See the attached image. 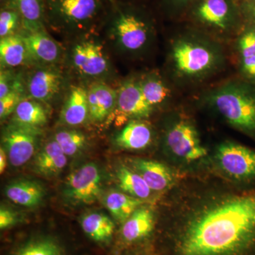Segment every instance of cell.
<instances>
[{
  "instance_id": "cell-23",
  "label": "cell",
  "mask_w": 255,
  "mask_h": 255,
  "mask_svg": "<svg viewBox=\"0 0 255 255\" xmlns=\"http://www.w3.org/2000/svg\"><path fill=\"white\" fill-rule=\"evenodd\" d=\"M19 12L22 22L21 29L28 31L45 29L46 21L45 0H9Z\"/></svg>"
},
{
  "instance_id": "cell-6",
  "label": "cell",
  "mask_w": 255,
  "mask_h": 255,
  "mask_svg": "<svg viewBox=\"0 0 255 255\" xmlns=\"http://www.w3.org/2000/svg\"><path fill=\"white\" fill-rule=\"evenodd\" d=\"M110 0H45L46 21L68 32L88 31L107 15Z\"/></svg>"
},
{
  "instance_id": "cell-31",
  "label": "cell",
  "mask_w": 255,
  "mask_h": 255,
  "mask_svg": "<svg viewBox=\"0 0 255 255\" xmlns=\"http://www.w3.org/2000/svg\"><path fill=\"white\" fill-rule=\"evenodd\" d=\"M26 92V85L20 77H16L12 89L7 95L0 99V119H6L14 113L18 104L25 98L23 96Z\"/></svg>"
},
{
  "instance_id": "cell-36",
  "label": "cell",
  "mask_w": 255,
  "mask_h": 255,
  "mask_svg": "<svg viewBox=\"0 0 255 255\" xmlns=\"http://www.w3.org/2000/svg\"><path fill=\"white\" fill-rule=\"evenodd\" d=\"M16 77L11 69L1 68L0 73V99L9 93L12 89Z\"/></svg>"
},
{
  "instance_id": "cell-38",
  "label": "cell",
  "mask_w": 255,
  "mask_h": 255,
  "mask_svg": "<svg viewBox=\"0 0 255 255\" xmlns=\"http://www.w3.org/2000/svg\"><path fill=\"white\" fill-rule=\"evenodd\" d=\"M18 221L16 214L11 210L1 206L0 209V228L6 229L16 224Z\"/></svg>"
},
{
  "instance_id": "cell-5",
  "label": "cell",
  "mask_w": 255,
  "mask_h": 255,
  "mask_svg": "<svg viewBox=\"0 0 255 255\" xmlns=\"http://www.w3.org/2000/svg\"><path fill=\"white\" fill-rule=\"evenodd\" d=\"M184 16L214 38L238 35L246 24L237 0H196Z\"/></svg>"
},
{
  "instance_id": "cell-33",
  "label": "cell",
  "mask_w": 255,
  "mask_h": 255,
  "mask_svg": "<svg viewBox=\"0 0 255 255\" xmlns=\"http://www.w3.org/2000/svg\"><path fill=\"white\" fill-rule=\"evenodd\" d=\"M236 48L240 58L255 55V24L244 25L237 35Z\"/></svg>"
},
{
  "instance_id": "cell-18",
  "label": "cell",
  "mask_w": 255,
  "mask_h": 255,
  "mask_svg": "<svg viewBox=\"0 0 255 255\" xmlns=\"http://www.w3.org/2000/svg\"><path fill=\"white\" fill-rule=\"evenodd\" d=\"M132 167L147 183L152 191L165 190L173 182L172 172L164 164L149 159L132 161Z\"/></svg>"
},
{
  "instance_id": "cell-39",
  "label": "cell",
  "mask_w": 255,
  "mask_h": 255,
  "mask_svg": "<svg viewBox=\"0 0 255 255\" xmlns=\"http://www.w3.org/2000/svg\"><path fill=\"white\" fill-rule=\"evenodd\" d=\"M8 155L4 147L1 146L0 148V173H4L6 165H7Z\"/></svg>"
},
{
  "instance_id": "cell-3",
  "label": "cell",
  "mask_w": 255,
  "mask_h": 255,
  "mask_svg": "<svg viewBox=\"0 0 255 255\" xmlns=\"http://www.w3.org/2000/svg\"><path fill=\"white\" fill-rule=\"evenodd\" d=\"M204 99L231 127L255 140V85L230 80L206 92Z\"/></svg>"
},
{
  "instance_id": "cell-35",
  "label": "cell",
  "mask_w": 255,
  "mask_h": 255,
  "mask_svg": "<svg viewBox=\"0 0 255 255\" xmlns=\"http://www.w3.org/2000/svg\"><path fill=\"white\" fill-rule=\"evenodd\" d=\"M238 70L242 80L255 85V55L240 58Z\"/></svg>"
},
{
  "instance_id": "cell-27",
  "label": "cell",
  "mask_w": 255,
  "mask_h": 255,
  "mask_svg": "<svg viewBox=\"0 0 255 255\" xmlns=\"http://www.w3.org/2000/svg\"><path fill=\"white\" fill-rule=\"evenodd\" d=\"M105 206L114 219L124 223L140 206L143 201L118 191H112L105 198Z\"/></svg>"
},
{
  "instance_id": "cell-9",
  "label": "cell",
  "mask_w": 255,
  "mask_h": 255,
  "mask_svg": "<svg viewBox=\"0 0 255 255\" xmlns=\"http://www.w3.org/2000/svg\"><path fill=\"white\" fill-rule=\"evenodd\" d=\"M70 63L82 78H105L111 72L110 61L98 40L85 37L78 40L70 50Z\"/></svg>"
},
{
  "instance_id": "cell-22",
  "label": "cell",
  "mask_w": 255,
  "mask_h": 255,
  "mask_svg": "<svg viewBox=\"0 0 255 255\" xmlns=\"http://www.w3.org/2000/svg\"><path fill=\"white\" fill-rule=\"evenodd\" d=\"M1 68L11 69L32 62L27 48L19 33L1 38Z\"/></svg>"
},
{
  "instance_id": "cell-25",
  "label": "cell",
  "mask_w": 255,
  "mask_h": 255,
  "mask_svg": "<svg viewBox=\"0 0 255 255\" xmlns=\"http://www.w3.org/2000/svg\"><path fill=\"white\" fill-rule=\"evenodd\" d=\"M48 112L43 103L31 98H24L13 113L12 122L41 128L48 122Z\"/></svg>"
},
{
  "instance_id": "cell-12",
  "label": "cell",
  "mask_w": 255,
  "mask_h": 255,
  "mask_svg": "<svg viewBox=\"0 0 255 255\" xmlns=\"http://www.w3.org/2000/svg\"><path fill=\"white\" fill-rule=\"evenodd\" d=\"M154 110L142 95L138 80L129 79L119 87L114 113L121 122L148 118Z\"/></svg>"
},
{
  "instance_id": "cell-26",
  "label": "cell",
  "mask_w": 255,
  "mask_h": 255,
  "mask_svg": "<svg viewBox=\"0 0 255 255\" xmlns=\"http://www.w3.org/2000/svg\"><path fill=\"white\" fill-rule=\"evenodd\" d=\"M80 224L84 233L90 239L98 243L110 241L115 230L113 221L102 213L92 212L85 215Z\"/></svg>"
},
{
  "instance_id": "cell-19",
  "label": "cell",
  "mask_w": 255,
  "mask_h": 255,
  "mask_svg": "<svg viewBox=\"0 0 255 255\" xmlns=\"http://www.w3.org/2000/svg\"><path fill=\"white\" fill-rule=\"evenodd\" d=\"M155 228L153 213L147 208H138L123 223L122 236L127 243H136L148 237Z\"/></svg>"
},
{
  "instance_id": "cell-16",
  "label": "cell",
  "mask_w": 255,
  "mask_h": 255,
  "mask_svg": "<svg viewBox=\"0 0 255 255\" xmlns=\"http://www.w3.org/2000/svg\"><path fill=\"white\" fill-rule=\"evenodd\" d=\"M153 140L152 128L142 119L128 122L115 135L114 142L119 148L127 150H141L147 148Z\"/></svg>"
},
{
  "instance_id": "cell-2",
  "label": "cell",
  "mask_w": 255,
  "mask_h": 255,
  "mask_svg": "<svg viewBox=\"0 0 255 255\" xmlns=\"http://www.w3.org/2000/svg\"><path fill=\"white\" fill-rule=\"evenodd\" d=\"M168 58L174 78L184 84L203 81L219 72L226 63L219 42L197 28L174 38Z\"/></svg>"
},
{
  "instance_id": "cell-34",
  "label": "cell",
  "mask_w": 255,
  "mask_h": 255,
  "mask_svg": "<svg viewBox=\"0 0 255 255\" xmlns=\"http://www.w3.org/2000/svg\"><path fill=\"white\" fill-rule=\"evenodd\" d=\"M164 9L169 16H181L185 14L196 0H162Z\"/></svg>"
},
{
  "instance_id": "cell-32",
  "label": "cell",
  "mask_w": 255,
  "mask_h": 255,
  "mask_svg": "<svg viewBox=\"0 0 255 255\" xmlns=\"http://www.w3.org/2000/svg\"><path fill=\"white\" fill-rule=\"evenodd\" d=\"M19 27H22L21 16L18 10L9 3L0 13V38L16 34Z\"/></svg>"
},
{
  "instance_id": "cell-28",
  "label": "cell",
  "mask_w": 255,
  "mask_h": 255,
  "mask_svg": "<svg viewBox=\"0 0 255 255\" xmlns=\"http://www.w3.org/2000/svg\"><path fill=\"white\" fill-rule=\"evenodd\" d=\"M119 187L128 195L143 200L150 197L152 190L147 183L135 171L121 166L117 171Z\"/></svg>"
},
{
  "instance_id": "cell-1",
  "label": "cell",
  "mask_w": 255,
  "mask_h": 255,
  "mask_svg": "<svg viewBox=\"0 0 255 255\" xmlns=\"http://www.w3.org/2000/svg\"><path fill=\"white\" fill-rule=\"evenodd\" d=\"M167 239L169 255H255V189L204 196L175 219Z\"/></svg>"
},
{
  "instance_id": "cell-8",
  "label": "cell",
  "mask_w": 255,
  "mask_h": 255,
  "mask_svg": "<svg viewBox=\"0 0 255 255\" xmlns=\"http://www.w3.org/2000/svg\"><path fill=\"white\" fill-rule=\"evenodd\" d=\"M164 143L173 155L187 162L204 158L208 151L201 143L199 132L190 121L177 117L164 132Z\"/></svg>"
},
{
  "instance_id": "cell-37",
  "label": "cell",
  "mask_w": 255,
  "mask_h": 255,
  "mask_svg": "<svg viewBox=\"0 0 255 255\" xmlns=\"http://www.w3.org/2000/svg\"><path fill=\"white\" fill-rule=\"evenodd\" d=\"M245 23L255 24V0L239 3Z\"/></svg>"
},
{
  "instance_id": "cell-24",
  "label": "cell",
  "mask_w": 255,
  "mask_h": 255,
  "mask_svg": "<svg viewBox=\"0 0 255 255\" xmlns=\"http://www.w3.org/2000/svg\"><path fill=\"white\" fill-rule=\"evenodd\" d=\"M138 81L146 102L154 110L162 107L170 100L172 97L171 89L159 73L151 72L145 74L141 78L138 79Z\"/></svg>"
},
{
  "instance_id": "cell-15",
  "label": "cell",
  "mask_w": 255,
  "mask_h": 255,
  "mask_svg": "<svg viewBox=\"0 0 255 255\" xmlns=\"http://www.w3.org/2000/svg\"><path fill=\"white\" fill-rule=\"evenodd\" d=\"M90 119L102 122L114 114L117 102V90L105 82H94L87 89Z\"/></svg>"
},
{
  "instance_id": "cell-41",
  "label": "cell",
  "mask_w": 255,
  "mask_h": 255,
  "mask_svg": "<svg viewBox=\"0 0 255 255\" xmlns=\"http://www.w3.org/2000/svg\"><path fill=\"white\" fill-rule=\"evenodd\" d=\"M1 1H4V0H1Z\"/></svg>"
},
{
  "instance_id": "cell-29",
  "label": "cell",
  "mask_w": 255,
  "mask_h": 255,
  "mask_svg": "<svg viewBox=\"0 0 255 255\" xmlns=\"http://www.w3.org/2000/svg\"><path fill=\"white\" fill-rule=\"evenodd\" d=\"M54 140L68 157H73L81 153L86 148V135L80 130L64 129L55 134Z\"/></svg>"
},
{
  "instance_id": "cell-40",
  "label": "cell",
  "mask_w": 255,
  "mask_h": 255,
  "mask_svg": "<svg viewBox=\"0 0 255 255\" xmlns=\"http://www.w3.org/2000/svg\"><path fill=\"white\" fill-rule=\"evenodd\" d=\"M251 1V0H237L238 3L244 2V1Z\"/></svg>"
},
{
  "instance_id": "cell-4",
  "label": "cell",
  "mask_w": 255,
  "mask_h": 255,
  "mask_svg": "<svg viewBox=\"0 0 255 255\" xmlns=\"http://www.w3.org/2000/svg\"><path fill=\"white\" fill-rule=\"evenodd\" d=\"M109 34L121 52L140 55L152 44L155 26L144 10L127 4L112 2Z\"/></svg>"
},
{
  "instance_id": "cell-17",
  "label": "cell",
  "mask_w": 255,
  "mask_h": 255,
  "mask_svg": "<svg viewBox=\"0 0 255 255\" xmlns=\"http://www.w3.org/2000/svg\"><path fill=\"white\" fill-rule=\"evenodd\" d=\"M90 118L87 90L83 87L71 88L60 113V122L69 127H78Z\"/></svg>"
},
{
  "instance_id": "cell-30",
  "label": "cell",
  "mask_w": 255,
  "mask_h": 255,
  "mask_svg": "<svg viewBox=\"0 0 255 255\" xmlns=\"http://www.w3.org/2000/svg\"><path fill=\"white\" fill-rule=\"evenodd\" d=\"M15 255H63V252L55 240L42 238L29 242Z\"/></svg>"
},
{
  "instance_id": "cell-7",
  "label": "cell",
  "mask_w": 255,
  "mask_h": 255,
  "mask_svg": "<svg viewBox=\"0 0 255 255\" xmlns=\"http://www.w3.org/2000/svg\"><path fill=\"white\" fill-rule=\"evenodd\" d=\"M219 167L246 189H255V150L233 142H224L216 149Z\"/></svg>"
},
{
  "instance_id": "cell-11",
  "label": "cell",
  "mask_w": 255,
  "mask_h": 255,
  "mask_svg": "<svg viewBox=\"0 0 255 255\" xmlns=\"http://www.w3.org/2000/svg\"><path fill=\"white\" fill-rule=\"evenodd\" d=\"M100 169L94 163H87L69 174L65 182L64 195L75 204H91L101 194Z\"/></svg>"
},
{
  "instance_id": "cell-20",
  "label": "cell",
  "mask_w": 255,
  "mask_h": 255,
  "mask_svg": "<svg viewBox=\"0 0 255 255\" xmlns=\"http://www.w3.org/2000/svg\"><path fill=\"white\" fill-rule=\"evenodd\" d=\"M68 163V156L64 153L54 139L47 142L37 154L34 169L37 173L53 177L61 172Z\"/></svg>"
},
{
  "instance_id": "cell-13",
  "label": "cell",
  "mask_w": 255,
  "mask_h": 255,
  "mask_svg": "<svg viewBox=\"0 0 255 255\" xmlns=\"http://www.w3.org/2000/svg\"><path fill=\"white\" fill-rule=\"evenodd\" d=\"M65 78L54 65H42L32 71L26 82V91L30 98L41 103H48L59 95Z\"/></svg>"
},
{
  "instance_id": "cell-14",
  "label": "cell",
  "mask_w": 255,
  "mask_h": 255,
  "mask_svg": "<svg viewBox=\"0 0 255 255\" xmlns=\"http://www.w3.org/2000/svg\"><path fill=\"white\" fill-rule=\"evenodd\" d=\"M19 34L26 44L32 62L41 65H54L61 58V47L46 30L28 31L22 29Z\"/></svg>"
},
{
  "instance_id": "cell-21",
  "label": "cell",
  "mask_w": 255,
  "mask_h": 255,
  "mask_svg": "<svg viewBox=\"0 0 255 255\" xmlns=\"http://www.w3.org/2000/svg\"><path fill=\"white\" fill-rule=\"evenodd\" d=\"M8 199L25 207H36L43 201L45 191L41 184L33 181L21 179L10 183L4 189Z\"/></svg>"
},
{
  "instance_id": "cell-10",
  "label": "cell",
  "mask_w": 255,
  "mask_h": 255,
  "mask_svg": "<svg viewBox=\"0 0 255 255\" xmlns=\"http://www.w3.org/2000/svg\"><path fill=\"white\" fill-rule=\"evenodd\" d=\"M42 135L41 128L21 125L11 122L3 131V147L13 167H20L34 155Z\"/></svg>"
}]
</instances>
